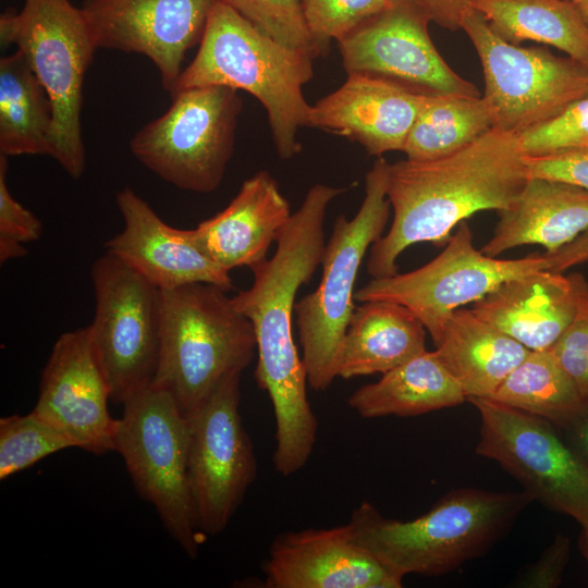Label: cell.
<instances>
[{"mask_svg": "<svg viewBox=\"0 0 588 588\" xmlns=\"http://www.w3.org/2000/svg\"><path fill=\"white\" fill-rule=\"evenodd\" d=\"M348 187L315 184L277 240L271 258L250 269L253 285L232 296L253 324L257 385L270 397L275 421L273 465L283 476L301 470L316 444L318 420L308 402L307 371L293 336L298 289L321 264L323 221L330 203Z\"/></svg>", "mask_w": 588, "mask_h": 588, "instance_id": "obj_1", "label": "cell"}, {"mask_svg": "<svg viewBox=\"0 0 588 588\" xmlns=\"http://www.w3.org/2000/svg\"><path fill=\"white\" fill-rule=\"evenodd\" d=\"M528 179L518 136L498 127L445 157L389 163L387 196L393 220L370 247L368 273L396 274L397 258L407 247L445 244L452 230L476 212L510 206Z\"/></svg>", "mask_w": 588, "mask_h": 588, "instance_id": "obj_2", "label": "cell"}, {"mask_svg": "<svg viewBox=\"0 0 588 588\" xmlns=\"http://www.w3.org/2000/svg\"><path fill=\"white\" fill-rule=\"evenodd\" d=\"M531 501L525 490L458 488L412 520L387 518L363 502L348 524L356 541L397 576H439L483 555Z\"/></svg>", "mask_w": 588, "mask_h": 588, "instance_id": "obj_3", "label": "cell"}, {"mask_svg": "<svg viewBox=\"0 0 588 588\" xmlns=\"http://www.w3.org/2000/svg\"><path fill=\"white\" fill-rule=\"evenodd\" d=\"M314 58L280 44L229 5L216 1L193 61L173 91L223 86L253 95L265 108L282 159L297 155L299 127L308 126L311 105L303 87L314 75Z\"/></svg>", "mask_w": 588, "mask_h": 588, "instance_id": "obj_4", "label": "cell"}, {"mask_svg": "<svg viewBox=\"0 0 588 588\" xmlns=\"http://www.w3.org/2000/svg\"><path fill=\"white\" fill-rule=\"evenodd\" d=\"M226 291L210 283L160 290V350L154 383L164 388L184 416L199 408L231 375L252 362V322Z\"/></svg>", "mask_w": 588, "mask_h": 588, "instance_id": "obj_5", "label": "cell"}, {"mask_svg": "<svg viewBox=\"0 0 588 588\" xmlns=\"http://www.w3.org/2000/svg\"><path fill=\"white\" fill-rule=\"evenodd\" d=\"M388 169L385 159L378 157L366 174L365 197L357 213L352 219L341 215L334 221L317 289L295 303L302 358L315 391H324L336 378L339 348L355 310L357 273L389 219Z\"/></svg>", "mask_w": 588, "mask_h": 588, "instance_id": "obj_6", "label": "cell"}, {"mask_svg": "<svg viewBox=\"0 0 588 588\" xmlns=\"http://www.w3.org/2000/svg\"><path fill=\"white\" fill-rule=\"evenodd\" d=\"M2 46L24 53L52 105V158L74 180L85 171L81 111L87 69L97 50L81 8L69 0H25L0 16Z\"/></svg>", "mask_w": 588, "mask_h": 588, "instance_id": "obj_7", "label": "cell"}, {"mask_svg": "<svg viewBox=\"0 0 588 588\" xmlns=\"http://www.w3.org/2000/svg\"><path fill=\"white\" fill-rule=\"evenodd\" d=\"M123 406L114 451L139 497L154 505L169 535L195 559L205 535L191 490L186 417L173 396L154 382Z\"/></svg>", "mask_w": 588, "mask_h": 588, "instance_id": "obj_8", "label": "cell"}, {"mask_svg": "<svg viewBox=\"0 0 588 588\" xmlns=\"http://www.w3.org/2000/svg\"><path fill=\"white\" fill-rule=\"evenodd\" d=\"M168 110L131 139L133 156L173 186L211 193L233 155L243 102L237 90L203 86L177 90Z\"/></svg>", "mask_w": 588, "mask_h": 588, "instance_id": "obj_9", "label": "cell"}, {"mask_svg": "<svg viewBox=\"0 0 588 588\" xmlns=\"http://www.w3.org/2000/svg\"><path fill=\"white\" fill-rule=\"evenodd\" d=\"M462 29L480 60L495 127L519 135L588 96V65L543 47L507 42L475 9Z\"/></svg>", "mask_w": 588, "mask_h": 588, "instance_id": "obj_10", "label": "cell"}, {"mask_svg": "<svg viewBox=\"0 0 588 588\" xmlns=\"http://www.w3.org/2000/svg\"><path fill=\"white\" fill-rule=\"evenodd\" d=\"M468 401L480 416L476 453L497 462L534 500L588 529V461L548 420L491 399Z\"/></svg>", "mask_w": 588, "mask_h": 588, "instance_id": "obj_11", "label": "cell"}, {"mask_svg": "<svg viewBox=\"0 0 588 588\" xmlns=\"http://www.w3.org/2000/svg\"><path fill=\"white\" fill-rule=\"evenodd\" d=\"M95 315L88 326L110 389L124 404L156 377L160 350V290L106 253L90 270Z\"/></svg>", "mask_w": 588, "mask_h": 588, "instance_id": "obj_12", "label": "cell"}, {"mask_svg": "<svg viewBox=\"0 0 588 588\" xmlns=\"http://www.w3.org/2000/svg\"><path fill=\"white\" fill-rule=\"evenodd\" d=\"M540 270H548L543 255L498 259L478 250L464 220L444 249L428 264L406 273L371 278L354 297L360 303L383 299L407 307L436 345L455 309L482 298L509 280Z\"/></svg>", "mask_w": 588, "mask_h": 588, "instance_id": "obj_13", "label": "cell"}, {"mask_svg": "<svg viewBox=\"0 0 588 588\" xmlns=\"http://www.w3.org/2000/svg\"><path fill=\"white\" fill-rule=\"evenodd\" d=\"M242 373L228 377L185 416L188 473L199 531L222 532L257 475L253 443L240 413Z\"/></svg>", "mask_w": 588, "mask_h": 588, "instance_id": "obj_14", "label": "cell"}, {"mask_svg": "<svg viewBox=\"0 0 588 588\" xmlns=\"http://www.w3.org/2000/svg\"><path fill=\"white\" fill-rule=\"evenodd\" d=\"M429 17L411 0L392 4L339 40L347 74L381 77L417 93L480 96L433 45Z\"/></svg>", "mask_w": 588, "mask_h": 588, "instance_id": "obj_15", "label": "cell"}, {"mask_svg": "<svg viewBox=\"0 0 588 588\" xmlns=\"http://www.w3.org/2000/svg\"><path fill=\"white\" fill-rule=\"evenodd\" d=\"M217 0H85L81 10L96 49L147 57L170 94L185 53L199 44Z\"/></svg>", "mask_w": 588, "mask_h": 588, "instance_id": "obj_16", "label": "cell"}, {"mask_svg": "<svg viewBox=\"0 0 588 588\" xmlns=\"http://www.w3.org/2000/svg\"><path fill=\"white\" fill-rule=\"evenodd\" d=\"M88 327L62 333L42 369L33 413L95 455L114 451L119 418Z\"/></svg>", "mask_w": 588, "mask_h": 588, "instance_id": "obj_17", "label": "cell"}, {"mask_svg": "<svg viewBox=\"0 0 588 588\" xmlns=\"http://www.w3.org/2000/svg\"><path fill=\"white\" fill-rule=\"evenodd\" d=\"M264 572L268 588H400L403 580L356 541L350 524L278 535Z\"/></svg>", "mask_w": 588, "mask_h": 588, "instance_id": "obj_18", "label": "cell"}, {"mask_svg": "<svg viewBox=\"0 0 588 588\" xmlns=\"http://www.w3.org/2000/svg\"><path fill=\"white\" fill-rule=\"evenodd\" d=\"M123 229L106 242V253L119 258L159 290L191 283H210L233 289L230 272L199 247L191 230L166 223L132 188L117 194Z\"/></svg>", "mask_w": 588, "mask_h": 588, "instance_id": "obj_19", "label": "cell"}, {"mask_svg": "<svg viewBox=\"0 0 588 588\" xmlns=\"http://www.w3.org/2000/svg\"><path fill=\"white\" fill-rule=\"evenodd\" d=\"M428 95L381 77L351 73L336 90L311 106L308 127L344 136L371 156L403 151Z\"/></svg>", "mask_w": 588, "mask_h": 588, "instance_id": "obj_20", "label": "cell"}, {"mask_svg": "<svg viewBox=\"0 0 588 588\" xmlns=\"http://www.w3.org/2000/svg\"><path fill=\"white\" fill-rule=\"evenodd\" d=\"M586 278L540 270L509 280L471 309L530 351H547L572 322Z\"/></svg>", "mask_w": 588, "mask_h": 588, "instance_id": "obj_21", "label": "cell"}, {"mask_svg": "<svg viewBox=\"0 0 588 588\" xmlns=\"http://www.w3.org/2000/svg\"><path fill=\"white\" fill-rule=\"evenodd\" d=\"M292 213L287 199L268 171L243 182L230 204L191 233L199 247L226 271L264 262Z\"/></svg>", "mask_w": 588, "mask_h": 588, "instance_id": "obj_22", "label": "cell"}, {"mask_svg": "<svg viewBox=\"0 0 588 588\" xmlns=\"http://www.w3.org/2000/svg\"><path fill=\"white\" fill-rule=\"evenodd\" d=\"M499 221L481 252L497 257L522 245L554 253L588 229V189L547 177H529L514 201L498 211Z\"/></svg>", "mask_w": 588, "mask_h": 588, "instance_id": "obj_23", "label": "cell"}, {"mask_svg": "<svg viewBox=\"0 0 588 588\" xmlns=\"http://www.w3.org/2000/svg\"><path fill=\"white\" fill-rule=\"evenodd\" d=\"M426 328L405 306L365 301L351 317L342 339L336 377L351 379L384 373L426 350Z\"/></svg>", "mask_w": 588, "mask_h": 588, "instance_id": "obj_24", "label": "cell"}, {"mask_svg": "<svg viewBox=\"0 0 588 588\" xmlns=\"http://www.w3.org/2000/svg\"><path fill=\"white\" fill-rule=\"evenodd\" d=\"M434 346L466 400L490 397L530 352L471 308L463 307L450 315Z\"/></svg>", "mask_w": 588, "mask_h": 588, "instance_id": "obj_25", "label": "cell"}, {"mask_svg": "<svg viewBox=\"0 0 588 588\" xmlns=\"http://www.w3.org/2000/svg\"><path fill=\"white\" fill-rule=\"evenodd\" d=\"M466 396L436 351L413 357L358 388L348 405L362 418L409 417L462 404Z\"/></svg>", "mask_w": 588, "mask_h": 588, "instance_id": "obj_26", "label": "cell"}, {"mask_svg": "<svg viewBox=\"0 0 588 588\" xmlns=\"http://www.w3.org/2000/svg\"><path fill=\"white\" fill-rule=\"evenodd\" d=\"M51 100L23 52L0 59V154L53 156Z\"/></svg>", "mask_w": 588, "mask_h": 588, "instance_id": "obj_27", "label": "cell"}, {"mask_svg": "<svg viewBox=\"0 0 588 588\" xmlns=\"http://www.w3.org/2000/svg\"><path fill=\"white\" fill-rule=\"evenodd\" d=\"M473 8L507 42L544 44L588 65V26L564 0H474Z\"/></svg>", "mask_w": 588, "mask_h": 588, "instance_id": "obj_28", "label": "cell"}, {"mask_svg": "<svg viewBox=\"0 0 588 588\" xmlns=\"http://www.w3.org/2000/svg\"><path fill=\"white\" fill-rule=\"evenodd\" d=\"M488 399L538 416L558 429L588 420V402L550 350L530 351Z\"/></svg>", "mask_w": 588, "mask_h": 588, "instance_id": "obj_29", "label": "cell"}, {"mask_svg": "<svg viewBox=\"0 0 588 588\" xmlns=\"http://www.w3.org/2000/svg\"><path fill=\"white\" fill-rule=\"evenodd\" d=\"M497 125L483 96L429 94L406 138L408 159L428 160L454 154Z\"/></svg>", "mask_w": 588, "mask_h": 588, "instance_id": "obj_30", "label": "cell"}, {"mask_svg": "<svg viewBox=\"0 0 588 588\" xmlns=\"http://www.w3.org/2000/svg\"><path fill=\"white\" fill-rule=\"evenodd\" d=\"M76 448L63 432L30 412L0 419V479L5 480L46 456Z\"/></svg>", "mask_w": 588, "mask_h": 588, "instance_id": "obj_31", "label": "cell"}, {"mask_svg": "<svg viewBox=\"0 0 588 588\" xmlns=\"http://www.w3.org/2000/svg\"><path fill=\"white\" fill-rule=\"evenodd\" d=\"M280 44L309 53L323 54L310 35L301 0H218Z\"/></svg>", "mask_w": 588, "mask_h": 588, "instance_id": "obj_32", "label": "cell"}, {"mask_svg": "<svg viewBox=\"0 0 588 588\" xmlns=\"http://www.w3.org/2000/svg\"><path fill=\"white\" fill-rule=\"evenodd\" d=\"M393 0H301L306 26L322 53L330 40H341L366 21L387 10Z\"/></svg>", "mask_w": 588, "mask_h": 588, "instance_id": "obj_33", "label": "cell"}, {"mask_svg": "<svg viewBox=\"0 0 588 588\" xmlns=\"http://www.w3.org/2000/svg\"><path fill=\"white\" fill-rule=\"evenodd\" d=\"M527 157L546 156L579 146L588 140V96L555 117L517 135Z\"/></svg>", "mask_w": 588, "mask_h": 588, "instance_id": "obj_34", "label": "cell"}, {"mask_svg": "<svg viewBox=\"0 0 588 588\" xmlns=\"http://www.w3.org/2000/svg\"><path fill=\"white\" fill-rule=\"evenodd\" d=\"M8 157L0 154V261L21 258L26 243L40 238L41 221L21 205L7 184Z\"/></svg>", "mask_w": 588, "mask_h": 588, "instance_id": "obj_35", "label": "cell"}, {"mask_svg": "<svg viewBox=\"0 0 588 588\" xmlns=\"http://www.w3.org/2000/svg\"><path fill=\"white\" fill-rule=\"evenodd\" d=\"M550 351L588 402V281L572 322Z\"/></svg>", "mask_w": 588, "mask_h": 588, "instance_id": "obj_36", "label": "cell"}, {"mask_svg": "<svg viewBox=\"0 0 588 588\" xmlns=\"http://www.w3.org/2000/svg\"><path fill=\"white\" fill-rule=\"evenodd\" d=\"M529 177H547L588 189V140L579 146L539 157H527Z\"/></svg>", "mask_w": 588, "mask_h": 588, "instance_id": "obj_37", "label": "cell"}, {"mask_svg": "<svg viewBox=\"0 0 588 588\" xmlns=\"http://www.w3.org/2000/svg\"><path fill=\"white\" fill-rule=\"evenodd\" d=\"M571 552L569 539L556 535L554 541L519 579L523 587L552 588L562 583Z\"/></svg>", "mask_w": 588, "mask_h": 588, "instance_id": "obj_38", "label": "cell"}, {"mask_svg": "<svg viewBox=\"0 0 588 588\" xmlns=\"http://www.w3.org/2000/svg\"><path fill=\"white\" fill-rule=\"evenodd\" d=\"M439 26L456 32L462 29L465 17L474 10V0H411Z\"/></svg>", "mask_w": 588, "mask_h": 588, "instance_id": "obj_39", "label": "cell"}, {"mask_svg": "<svg viewBox=\"0 0 588 588\" xmlns=\"http://www.w3.org/2000/svg\"><path fill=\"white\" fill-rule=\"evenodd\" d=\"M548 270H564L588 261V229L554 253L543 254Z\"/></svg>", "mask_w": 588, "mask_h": 588, "instance_id": "obj_40", "label": "cell"}, {"mask_svg": "<svg viewBox=\"0 0 588 588\" xmlns=\"http://www.w3.org/2000/svg\"><path fill=\"white\" fill-rule=\"evenodd\" d=\"M572 445L588 461V420L569 431Z\"/></svg>", "mask_w": 588, "mask_h": 588, "instance_id": "obj_41", "label": "cell"}, {"mask_svg": "<svg viewBox=\"0 0 588 588\" xmlns=\"http://www.w3.org/2000/svg\"><path fill=\"white\" fill-rule=\"evenodd\" d=\"M568 2L588 26V0H564Z\"/></svg>", "mask_w": 588, "mask_h": 588, "instance_id": "obj_42", "label": "cell"}, {"mask_svg": "<svg viewBox=\"0 0 588 588\" xmlns=\"http://www.w3.org/2000/svg\"><path fill=\"white\" fill-rule=\"evenodd\" d=\"M578 546L581 554L588 563V529H583L579 536Z\"/></svg>", "mask_w": 588, "mask_h": 588, "instance_id": "obj_43", "label": "cell"}]
</instances>
